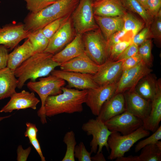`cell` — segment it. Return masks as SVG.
Masks as SVG:
<instances>
[{
	"mask_svg": "<svg viewBox=\"0 0 161 161\" xmlns=\"http://www.w3.org/2000/svg\"><path fill=\"white\" fill-rule=\"evenodd\" d=\"M62 92L50 96L46 99L44 111L46 117H51L63 113H81L86 103L87 89L79 90L63 86Z\"/></svg>",
	"mask_w": 161,
	"mask_h": 161,
	"instance_id": "cell-1",
	"label": "cell"
},
{
	"mask_svg": "<svg viewBox=\"0 0 161 161\" xmlns=\"http://www.w3.org/2000/svg\"><path fill=\"white\" fill-rule=\"evenodd\" d=\"M53 55L45 52L34 54L14 71L17 78V88L21 89L28 80L34 81L40 78L49 75L60 64L52 59Z\"/></svg>",
	"mask_w": 161,
	"mask_h": 161,
	"instance_id": "cell-2",
	"label": "cell"
},
{
	"mask_svg": "<svg viewBox=\"0 0 161 161\" xmlns=\"http://www.w3.org/2000/svg\"><path fill=\"white\" fill-rule=\"evenodd\" d=\"M79 0H60L38 13H30L24 20L26 29L32 32L42 29L59 18L70 16L78 5Z\"/></svg>",
	"mask_w": 161,
	"mask_h": 161,
	"instance_id": "cell-3",
	"label": "cell"
},
{
	"mask_svg": "<svg viewBox=\"0 0 161 161\" xmlns=\"http://www.w3.org/2000/svg\"><path fill=\"white\" fill-rule=\"evenodd\" d=\"M65 84L64 80L51 74L39 78L38 81L30 80L27 83L28 88L37 93L40 98L41 105L37 112V115L42 124L47 123L44 111L46 99L49 96L61 93L62 92V88Z\"/></svg>",
	"mask_w": 161,
	"mask_h": 161,
	"instance_id": "cell-4",
	"label": "cell"
},
{
	"mask_svg": "<svg viewBox=\"0 0 161 161\" xmlns=\"http://www.w3.org/2000/svg\"><path fill=\"white\" fill-rule=\"evenodd\" d=\"M150 132L142 126L133 132L126 135L113 132L109 136L107 143L111 152L108 157L109 160H113L124 156L137 141L148 136Z\"/></svg>",
	"mask_w": 161,
	"mask_h": 161,
	"instance_id": "cell-5",
	"label": "cell"
},
{
	"mask_svg": "<svg viewBox=\"0 0 161 161\" xmlns=\"http://www.w3.org/2000/svg\"><path fill=\"white\" fill-rule=\"evenodd\" d=\"M85 52L95 63L100 65L108 59L107 41L99 28L83 34Z\"/></svg>",
	"mask_w": 161,
	"mask_h": 161,
	"instance_id": "cell-6",
	"label": "cell"
},
{
	"mask_svg": "<svg viewBox=\"0 0 161 161\" xmlns=\"http://www.w3.org/2000/svg\"><path fill=\"white\" fill-rule=\"evenodd\" d=\"M92 0H80L70 18L76 34L84 33L99 28L94 18Z\"/></svg>",
	"mask_w": 161,
	"mask_h": 161,
	"instance_id": "cell-7",
	"label": "cell"
},
{
	"mask_svg": "<svg viewBox=\"0 0 161 161\" xmlns=\"http://www.w3.org/2000/svg\"><path fill=\"white\" fill-rule=\"evenodd\" d=\"M82 129L88 135L92 137L90 143L92 153L102 151L104 146L109 151L107 140L113 132L108 129L104 122L97 118L90 119L83 124Z\"/></svg>",
	"mask_w": 161,
	"mask_h": 161,
	"instance_id": "cell-8",
	"label": "cell"
},
{
	"mask_svg": "<svg viewBox=\"0 0 161 161\" xmlns=\"http://www.w3.org/2000/svg\"><path fill=\"white\" fill-rule=\"evenodd\" d=\"M150 67L142 61L129 69L123 71L118 81L115 94L122 93L128 90L134 91L140 80L152 72Z\"/></svg>",
	"mask_w": 161,
	"mask_h": 161,
	"instance_id": "cell-9",
	"label": "cell"
},
{
	"mask_svg": "<svg viewBox=\"0 0 161 161\" xmlns=\"http://www.w3.org/2000/svg\"><path fill=\"white\" fill-rule=\"evenodd\" d=\"M118 82L88 90L85 103L92 113L97 116L104 103L115 94Z\"/></svg>",
	"mask_w": 161,
	"mask_h": 161,
	"instance_id": "cell-10",
	"label": "cell"
},
{
	"mask_svg": "<svg viewBox=\"0 0 161 161\" xmlns=\"http://www.w3.org/2000/svg\"><path fill=\"white\" fill-rule=\"evenodd\" d=\"M104 123L111 131L118 132L123 135L133 132L143 124L141 119L126 111L112 117Z\"/></svg>",
	"mask_w": 161,
	"mask_h": 161,
	"instance_id": "cell-11",
	"label": "cell"
},
{
	"mask_svg": "<svg viewBox=\"0 0 161 161\" xmlns=\"http://www.w3.org/2000/svg\"><path fill=\"white\" fill-rule=\"evenodd\" d=\"M123 61H112L108 59L100 65L97 72L92 75L95 83L101 86L117 82L123 70Z\"/></svg>",
	"mask_w": 161,
	"mask_h": 161,
	"instance_id": "cell-12",
	"label": "cell"
},
{
	"mask_svg": "<svg viewBox=\"0 0 161 161\" xmlns=\"http://www.w3.org/2000/svg\"><path fill=\"white\" fill-rule=\"evenodd\" d=\"M74 31L70 16L49 39L48 46L44 52L53 55L58 52L73 40Z\"/></svg>",
	"mask_w": 161,
	"mask_h": 161,
	"instance_id": "cell-13",
	"label": "cell"
},
{
	"mask_svg": "<svg viewBox=\"0 0 161 161\" xmlns=\"http://www.w3.org/2000/svg\"><path fill=\"white\" fill-rule=\"evenodd\" d=\"M50 74L66 81L68 88L88 90L99 86L94 80L92 74L55 69Z\"/></svg>",
	"mask_w": 161,
	"mask_h": 161,
	"instance_id": "cell-14",
	"label": "cell"
},
{
	"mask_svg": "<svg viewBox=\"0 0 161 161\" xmlns=\"http://www.w3.org/2000/svg\"><path fill=\"white\" fill-rule=\"evenodd\" d=\"M29 32L24 24H10L0 27V45L12 50L23 39L27 38Z\"/></svg>",
	"mask_w": 161,
	"mask_h": 161,
	"instance_id": "cell-15",
	"label": "cell"
},
{
	"mask_svg": "<svg viewBox=\"0 0 161 161\" xmlns=\"http://www.w3.org/2000/svg\"><path fill=\"white\" fill-rule=\"evenodd\" d=\"M9 101L0 110L1 113H10L14 110L27 108L34 110L40 101L33 92H30L24 90L14 94Z\"/></svg>",
	"mask_w": 161,
	"mask_h": 161,
	"instance_id": "cell-16",
	"label": "cell"
},
{
	"mask_svg": "<svg viewBox=\"0 0 161 161\" xmlns=\"http://www.w3.org/2000/svg\"><path fill=\"white\" fill-rule=\"evenodd\" d=\"M126 111L140 119L143 121L149 115L151 109V102L144 99L135 90L124 94Z\"/></svg>",
	"mask_w": 161,
	"mask_h": 161,
	"instance_id": "cell-17",
	"label": "cell"
},
{
	"mask_svg": "<svg viewBox=\"0 0 161 161\" xmlns=\"http://www.w3.org/2000/svg\"><path fill=\"white\" fill-rule=\"evenodd\" d=\"M161 120V81L156 80L155 94L151 102V109L148 117L143 121L144 129L153 132L159 126Z\"/></svg>",
	"mask_w": 161,
	"mask_h": 161,
	"instance_id": "cell-18",
	"label": "cell"
},
{
	"mask_svg": "<svg viewBox=\"0 0 161 161\" xmlns=\"http://www.w3.org/2000/svg\"><path fill=\"white\" fill-rule=\"evenodd\" d=\"M61 70L92 75L97 71L100 65L94 62L85 52L60 66Z\"/></svg>",
	"mask_w": 161,
	"mask_h": 161,
	"instance_id": "cell-19",
	"label": "cell"
},
{
	"mask_svg": "<svg viewBox=\"0 0 161 161\" xmlns=\"http://www.w3.org/2000/svg\"><path fill=\"white\" fill-rule=\"evenodd\" d=\"M85 52L83 35L76 34L73 40L63 49L53 55L52 59L61 65Z\"/></svg>",
	"mask_w": 161,
	"mask_h": 161,
	"instance_id": "cell-20",
	"label": "cell"
},
{
	"mask_svg": "<svg viewBox=\"0 0 161 161\" xmlns=\"http://www.w3.org/2000/svg\"><path fill=\"white\" fill-rule=\"evenodd\" d=\"M125 111L126 106L124 94L118 93L114 94L104 103L96 118L104 123Z\"/></svg>",
	"mask_w": 161,
	"mask_h": 161,
	"instance_id": "cell-21",
	"label": "cell"
},
{
	"mask_svg": "<svg viewBox=\"0 0 161 161\" xmlns=\"http://www.w3.org/2000/svg\"><path fill=\"white\" fill-rule=\"evenodd\" d=\"M94 15L103 17L123 16L126 13L120 0H102L93 3Z\"/></svg>",
	"mask_w": 161,
	"mask_h": 161,
	"instance_id": "cell-22",
	"label": "cell"
},
{
	"mask_svg": "<svg viewBox=\"0 0 161 161\" xmlns=\"http://www.w3.org/2000/svg\"><path fill=\"white\" fill-rule=\"evenodd\" d=\"M18 82L14 70L7 66L0 69V100L10 97L16 93Z\"/></svg>",
	"mask_w": 161,
	"mask_h": 161,
	"instance_id": "cell-23",
	"label": "cell"
},
{
	"mask_svg": "<svg viewBox=\"0 0 161 161\" xmlns=\"http://www.w3.org/2000/svg\"><path fill=\"white\" fill-rule=\"evenodd\" d=\"M95 21L106 41L115 33L123 29V16L103 17L94 15Z\"/></svg>",
	"mask_w": 161,
	"mask_h": 161,
	"instance_id": "cell-24",
	"label": "cell"
},
{
	"mask_svg": "<svg viewBox=\"0 0 161 161\" xmlns=\"http://www.w3.org/2000/svg\"><path fill=\"white\" fill-rule=\"evenodd\" d=\"M34 54L32 45L27 38L21 45L9 54L7 67L14 70Z\"/></svg>",
	"mask_w": 161,
	"mask_h": 161,
	"instance_id": "cell-25",
	"label": "cell"
},
{
	"mask_svg": "<svg viewBox=\"0 0 161 161\" xmlns=\"http://www.w3.org/2000/svg\"><path fill=\"white\" fill-rule=\"evenodd\" d=\"M142 79L135 91L146 100L151 102L155 94L156 80L150 74Z\"/></svg>",
	"mask_w": 161,
	"mask_h": 161,
	"instance_id": "cell-26",
	"label": "cell"
},
{
	"mask_svg": "<svg viewBox=\"0 0 161 161\" xmlns=\"http://www.w3.org/2000/svg\"><path fill=\"white\" fill-rule=\"evenodd\" d=\"M126 9L139 15L146 26H150L153 17L137 0H120Z\"/></svg>",
	"mask_w": 161,
	"mask_h": 161,
	"instance_id": "cell-27",
	"label": "cell"
},
{
	"mask_svg": "<svg viewBox=\"0 0 161 161\" xmlns=\"http://www.w3.org/2000/svg\"><path fill=\"white\" fill-rule=\"evenodd\" d=\"M27 38L32 45L34 54L44 52L49 41L43 33L41 29L29 32Z\"/></svg>",
	"mask_w": 161,
	"mask_h": 161,
	"instance_id": "cell-28",
	"label": "cell"
},
{
	"mask_svg": "<svg viewBox=\"0 0 161 161\" xmlns=\"http://www.w3.org/2000/svg\"><path fill=\"white\" fill-rule=\"evenodd\" d=\"M123 17V29L127 32H132L134 35L144 28L145 23L131 13L126 12Z\"/></svg>",
	"mask_w": 161,
	"mask_h": 161,
	"instance_id": "cell-29",
	"label": "cell"
},
{
	"mask_svg": "<svg viewBox=\"0 0 161 161\" xmlns=\"http://www.w3.org/2000/svg\"><path fill=\"white\" fill-rule=\"evenodd\" d=\"M139 157L140 161H161V149L155 144L147 145L141 149Z\"/></svg>",
	"mask_w": 161,
	"mask_h": 161,
	"instance_id": "cell-30",
	"label": "cell"
},
{
	"mask_svg": "<svg viewBox=\"0 0 161 161\" xmlns=\"http://www.w3.org/2000/svg\"><path fill=\"white\" fill-rule=\"evenodd\" d=\"M63 141L66 144V149L62 161H75L74 151L77 144L75 134L72 131L67 132L65 134Z\"/></svg>",
	"mask_w": 161,
	"mask_h": 161,
	"instance_id": "cell-31",
	"label": "cell"
},
{
	"mask_svg": "<svg viewBox=\"0 0 161 161\" xmlns=\"http://www.w3.org/2000/svg\"><path fill=\"white\" fill-rule=\"evenodd\" d=\"M139 46L138 53L141 57L142 61L148 66L150 67L153 63L151 40L147 39Z\"/></svg>",
	"mask_w": 161,
	"mask_h": 161,
	"instance_id": "cell-32",
	"label": "cell"
},
{
	"mask_svg": "<svg viewBox=\"0 0 161 161\" xmlns=\"http://www.w3.org/2000/svg\"><path fill=\"white\" fill-rule=\"evenodd\" d=\"M132 40L124 41L108 48V59L116 61L118 57L132 43Z\"/></svg>",
	"mask_w": 161,
	"mask_h": 161,
	"instance_id": "cell-33",
	"label": "cell"
},
{
	"mask_svg": "<svg viewBox=\"0 0 161 161\" xmlns=\"http://www.w3.org/2000/svg\"><path fill=\"white\" fill-rule=\"evenodd\" d=\"M24 0L27 9L32 13H38L57 1V0Z\"/></svg>",
	"mask_w": 161,
	"mask_h": 161,
	"instance_id": "cell-34",
	"label": "cell"
},
{
	"mask_svg": "<svg viewBox=\"0 0 161 161\" xmlns=\"http://www.w3.org/2000/svg\"><path fill=\"white\" fill-rule=\"evenodd\" d=\"M70 16L58 19L48 24L41 29L43 33L49 40L58 30L62 23Z\"/></svg>",
	"mask_w": 161,
	"mask_h": 161,
	"instance_id": "cell-35",
	"label": "cell"
},
{
	"mask_svg": "<svg viewBox=\"0 0 161 161\" xmlns=\"http://www.w3.org/2000/svg\"><path fill=\"white\" fill-rule=\"evenodd\" d=\"M151 36L159 42L161 39V10L153 17L150 26Z\"/></svg>",
	"mask_w": 161,
	"mask_h": 161,
	"instance_id": "cell-36",
	"label": "cell"
},
{
	"mask_svg": "<svg viewBox=\"0 0 161 161\" xmlns=\"http://www.w3.org/2000/svg\"><path fill=\"white\" fill-rule=\"evenodd\" d=\"M161 139V126H159L153 134L148 137L140 141L136 145L135 147V151L137 153L140 150L145 146L152 144H155L156 143Z\"/></svg>",
	"mask_w": 161,
	"mask_h": 161,
	"instance_id": "cell-37",
	"label": "cell"
},
{
	"mask_svg": "<svg viewBox=\"0 0 161 161\" xmlns=\"http://www.w3.org/2000/svg\"><path fill=\"white\" fill-rule=\"evenodd\" d=\"M92 153L88 151L82 142L76 145L74 151V157L79 161H92L91 155Z\"/></svg>",
	"mask_w": 161,
	"mask_h": 161,
	"instance_id": "cell-38",
	"label": "cell"
},
{
	"mask_svg": "<svg viewBox=\"0 0 161 161\" xmlns=\"http://www.w3.org/2000/svg\"><path fill=\"white\" fill-rule=\"evenodd\" d=\"M129 32H127L123 28L121 30L115 33L106 41L107 48L123 41L132 40V38H126V35Z\"/></svg>",
	"mask_w": 161,
	"mask_h": 161,
	"instance_id": "cell-39",
	"label": "cell"
},
{
	"mask_svg": "<svg viewBox=\"0 0 161 161\" xmlns=\"http://www.w3.org/2000/svg\"><path fill=\"white\" fill-rule=\"evenodd\" d=\"M150 35V26H146L134 36L132 39V43L139 46L148 39Z\"/></svg>",
	"mask_w": 161,
	"mask_h": 161,
	"instance_id": "cell-40",
	"label": "cell"
},
{
	"mask_svg": "<svg viewBox=\"0 0 161 161\" xmlns=\"http://www.w3.org/2000/svg\"><path fill=\"white\" fill-rule=\"evenodd\" d=\"M161 0H147L145 9L153 17L161 10Z\"/></svg>",
	"mask_w": 161,
	"mask_h": 161,
	"instance_id": "cell-41",
	"label": "cell"
},
{
	"mask_svg": "<svg viewBox=\"0 0 161 161\" xmlns=\"http://www.w3.org/2000/svg\"><path fill=\"white\" fill-rule=\"evenodd\" d=\"M138 47L137 45L131 43L120 55L117 61H123L136 55L138 53Z\"/></svg>",
	"mask_w": 161,
	"mask_h": 161,
	"instance_id": "cell-42",
	"label": "cell"
},
{
	"mask_svg": "<svg viewBox=\"0 0 161 161\" xmlns=\"http://www.w3.org/2000/svg\"><path fill=\"white\" fill-rule=\"evenodd\" d=\"M142 61L141 57L138 53L133 56L123 61L122 64L123 71L134 67Z\"/></svg>",
	"mask_w": 161,
	"mask_h": 161,
	"instance_id": "cell-43",
	"label": "cell"
},
{
	"mask_svg": "<svg viewBox=\"0 0 161 161\" xmlns=\"http://www.w3.org/2000/svg\"><path fill=\"white\" fill-rule=\"evenodd\" d=\"M26 130L24 133V136L29 139L37 138L38 129L35 124L30 122L26 123Z\"/></svg>",
	"mask_w": 161,
	"mask_h": 161,
	"instance_id": "cell-44",
	"label": "cell"
},
{
	"mask_svg": "<svg viewBox=\"0 0 161 161\" xmlns=\"http://www.w3.org/2000/svg\"><path fill=\"white\" fill-rule=\"evenodd\" d=\"M8 50L4 46L0 45V69L7 66Z\"/></svg>",
	"mask_w": 161,
	"mask_h": 161,
	"instance_id": "cell-45",
	"label": "cell"
},
{
	"mask_svg": "<svg viewBox=\"0 0 161 161\" xmlns=\"http://www.w3.org/2000/svg\"><path fill=\"white\" fill-rule=\"evenodd\" d=\"M31 147H29L25 149H24L21 145L18 146L17 151V160L18 161H26L31 151Z\"/></svg>",
	"mask_w": 161,
	"mask_h": 161,
	"instance_id": "cell-46",
	"label": "cell"
},
{
	"mask_svg": "<svg viewBox=\"0 0 161 161\" xmlns=\"http://www.w3.org/2000/svg\"><path fill=\"white\" fill-rule=\"evenodd\" d=\"M30 143L33 146L40 156L42 161H45V157L43 154L40 145L37 138L29 139Z\"/></svg>",
	"mask_w": 161,
	"mask_h": 161,
	"instance_id": "cell-47",
	"label": "cell"
},
{
	"mask_svg": "<svg viewBox=\"0 0 161 161\" xmlns=\"http://www.w3.org/2000/svg\"><path fill=\"white\" fill-rule=\"evenodd\" d=\"M116 161H140V159L138 156H129L127 157L124 156L116 159Z\"/></svg>",
	"mask_w": 161,
	"mask_h": 161,
	"instance_id": "cell-48",
	"label": "cell"
},
{
	"mask_svg": "<svg viewBox=\"0 0 161 161\" xmlns=\"http://www.w3.org/2000/svg\"><path fill=\"white\" fill-rule=\"evenodd\" d=\"M94 156L91 157L92 161H106V160L102 151L99 153H96Z\"/></svg>",
	"mask_w": 161,
	"mask_h": 161,
	"instance_id": "cell-49",
	"label": "cell"
},
{
	"mask_svg": "<svg viewBox=\"0 0 161 161\" xmlns=\"http://www.w3.org/2000/svg\"><path fill=\"white\" fill-rule=\"evenodd\" d=\"M145 9L147 0H137Z\"/></svg>",
	"mask_w": 161,
	"mask_h": 161,
	"instance_id": "cell-50",
	"label": "cell"
},
{
	"mask_svg": "<svg viewBox=\"0 0 161 161\" xmlns=\"http://www.w3.org/2000/svg\"><path fill=\"white\" fill-rule=\"evenodd\" d=\"M11 116V115H9L3 117L0 116V122L4 119L10 117Z\"/></svg>",
	"mask_w": 161,
	"mask_h": 161,
	"instance_id": "cell-51",
	"label": "cell"
},
{
	"mask_svg": "<svg viewBox=\"0 0 161 161\" xmlns=\"http://www.w3.org/2000/svg\"><path fill=\"white\" fill-rule=\"evenodd\" d=\"M92 0L93 1V3H95V2H96L102 0Z\"/></svg>",
	"mask_w": 161,
	"mask_h": 161,
	"instance_id": "cell-52",
	"label": "cell"
},
{
	"mask_svg": "<svg viewBox=\"0 0 161 161\" xmlns=\"http://www.w3.org/2000/svg\"><path fill=\"white\" fill-rule=\"evenodd\" d=\"M59 0H57V1H59Z\"/></svg>",
	"mask_w": 161,
	"mask_h": 161,
	"instance_id": "cell-53",
	"label": "cell"
},
{
	"mask_svg": "<svg viewBox=\"0 0 161 161\" xmlns=\"http://www.w3.org/2000/svg\"></svg>",
	"mask_w": 161,
	"mask_h": 161,
	"instance_id": "cell-54",
	"label": "cell"
}]
</instances>
